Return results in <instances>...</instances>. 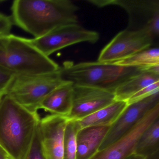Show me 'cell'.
Masks as SVG:
<instances>
[{
    "label": "cell",
    "instance_id": "cell-1",
    "mask_svg": "<svg viewBox=\"0 0 159 159\" xmlns=\"http://www.w3.org/2000/svg\"><path fill=\"white\" fill-rule=\"evenodd\" d=\"M78 10L70 0H16L11 16L13 25L38 38L60 27L79 24Z\"/></svg>",
    "mask_w": 159,
    "mask_h": 159
},
{
    "label": "cell",
    "instance_id": "cell-2",
    "mask_svg": "<svg viewBox=\"0 0 159 159\" xmlns=\"http://www.w3.org/2000/svg\"><path fill=\"white\" fill-rule=\"evenodd\" d=\"M7 95L0 98V145L11 159H25L40 120Z\"/></svg>",
    "mask_w": 159,
    "mask_h": 159
},
{
    "label": "cell",
    "instance_id": "cell-3",
    "mask_svg": "<svg viewBox=\"0 0 159 159\" xmlns=\"http://www.w3.org/2000/svg\"><path fill=\"white\" fill-rule=\"evenodd\" d=\"M148 68L122 66L98 61L78 64L66 61L60 70L63 80L74 85L95 87L114 93L122 84Z\"/></svg>",
    "mask_w": 159,
    "mask_h": 159
},
{
    "label": "cell",
    "instance_id": "cell-4",
    "mask_svg": "<svg viewBox=\"0 0 159 159\" xmlns=\"http://www.w3.org/2000/svg\"><path fill=\"white\" fill-rule=\"evenodd\" d=\"M0 66L16 75H36L55 72L60 67L41 52L29 39L10 34L0 50Z\"/></svg>",
    "mask_w": 159,
    "mask_h": 159
},
{
    "label": "cell",
    "instance_id": "cell-5",
    "mask_svg": "<svg viewBox=\"0 0 159 159\" xmlns=\"http://www.w3.org/2000/svg\"><path fill=\"white\" fill-rule=\"evenodd\" d=\"M66 81L61 77L60 69L39 75H16L6 95L30 111L38 112L43 99Z\"/></svg>",
    "mask_w": 159,
    "mask_h": 159
},
{
    "label": "cell",
    "instance_id": "cell-6",
    "mask_svg": "<svg viewBox=\"0 0 159 159\" xmlns=\"http://www.w3.org/2000/svg\"><path fill=\"white\" fill-rule=\"evenodd\" d=\"M99 39L96 31L85 29L76 24L57 28L42 37L29 39V41L41 52L49 57L68 46L82 42L95 43Z\"/></svg>",
    "mask_w": 159,
    "mask_h": 159
},
{
    "label": "cell",
    "instance_id": "cell-7",
    "mask_svg": "<svg viewBox=\"0 0 159 159\" xmlns=\"http://www.w3.org/2000/svg\"><path fill=\"white\" fill-rule=\"evenodd\" d=\"M154 40L145 29L119 32L100 52L98 62L112 63L151 47Z\"/></svg>",
    "mask_w": 159,
    "mask_h": 159
},
{
    "label": "cell",
    "instance_id": "cell-8",
    "mask_svg": "<svg viewBox=\"0 0 159 159\" xmlns=\"http://www.w3.org/2000/svg\"><path fill=\"white\" fill-rule=\"evenodd\" d=\"M158 119L159 104L148 111L131 130L89 159H130L134 155L141 135Z\"/></svg>",
    "mask_w": 159,
    "mask_h": 159
},
{
    "label": "cell",
    "instance_id": "cell-9",
    "mask_svg": "<svg viewBox=\"0 0 159 159\" xmlns=\"http://www.w3.org/2000/svg\"><path fill=\"white\" fill-rule=\"evenodd\" d=\"M115 101L114 93L90 86L74 85L72 107L68 120H77Z\"/></svg>",
    "mask_w": 159,
    "mask_h": 159
},
{
    "label": "cell",
    "instance_id": "cell-10",
    "mask_svg": "<svg viewBox=\"0 0 159 159\" xmlns=\"http://www.w3.org/2000/svg\"><path fill=\"white\" fill-rule=\"evenodd\" d=\"M158 104L159 93L140 101L127 105L117 120L110 127L99 150L109 146L131 130L148 111Z\"/></svg>",
    "mask_w": 159,
    "mask_h": 159
},
{
    "label": "cell",
    "instance_id": "cell-11",
    "mask_svg": "<svg viewBox=\"0 0 159 159\" xmlns=\"http://www.w3.org/2000/svg\"><path fill=\"white\" fill-rule=\"evenodd\" d=\"M67 118L47 115L40 119L39 128L41 143L45 159H64V139Z\"/></svg>",
    "mask_w": 159,
    "mask_h": 159
},
{
    "label": "cell",
    "instance_id": "cell-12",
    "mask_svg": "<svg viewBox=\"0 0 159 159\" xmlns=\"http://www.w3.org/2000/svg\"><path fill=\"white\" fill-rule=\"evenodd\" d=\"M97 7H104L116 5L122 7L128 13L129 16V26L135 25L136 21H140L142 29L155 12L159 11V1H121V0H89ZM130 27H129V28Z\"/></svg>",
    "mask_w": 159,
    "mask_h": 159
},
{
    "label": "cell",
    "instance_id": "cell-13",
    "mask_svg": "<svg viewBox=\"0 0 159 159\" xmlns=\"http://www.w3.org/2000/svg\"><path fill=\"white\" fill-rule=\"evenodd\" d=\"M73 84L67 81L60 84L51 92L39 106L53 115L67 117L72 107Z\"/></svg>",
    "mask_w": 159,
    "mask_h": 159
},
{
    "label": "cell",
    "instance_id": "cell-14",
    "mask_svg": "<svg viewBox=\"0 0 159 159\" xmlns=\"http://www.w3.org/2000/svg\"><path fill=\"white\" fill-rule=\"evenodd\" d=\"M110 126H92L80 129L77 135V159H89L98 150Z\"/></svg>",
    "mask_w": 159,
    "mask_h": 159
},
{
    "label": "cell",
    "instance_id": "cell-15",
    "mask_svg": "<svg viewBox=\"0 0 159 159\" xmlns=\"http://www.w3.org/2000/svg\"><path fill=\"white\" fill-rule=\"evenodd\" d=\"M159 81V66L151 67L119 86L114 92L115 100L127 101L144 87Z\"/></svg>",
    "mask_w": 159,
    "mask_h": 159
},
{
    "label": "cell",
    "instance_id": "cell-16",
    "mask_svg": "<svg viewBox=\"0 0 159 159\" xmlns=\"http://www.w3.org/2000/svg\"><path fill=\"white\" fill-rule=\"evenodd\" d=\"M127 106L126 101L115 100L107 107L75 121L80 130L92 126H111L117 120Z\"/></svg>",
    "mask_w": 159,
    "mask_h": 159
},
{
    "label": "cell",
    "instance_id": "cell-17",
    "mask_svg": "<svg viewBox=\"0 0 159 159\" xmlns=\"http://www.w3.org/2000/svg\"><path fill=\"white\" fill-rule=\"evenodd\" d=\"M159 151V119L141 135L136 146L134 156L145 159Z\"/></svg>",
    "mask_w": 159,
    "mask_h": 159
},
{
    "label": "cell",
    "instance_id": "cell-18",
    "mask_svg": "<svg viewBox=\"0 0 159 159\" xmlns=\"http://www.w3.org/2000/svg\"><path fill=\"white\" fill-rule=\"evenodd\" d=\"M112 64L136 67L149 68L159 66V48L151 47Z\"/></svg>",
    "mask_w": 159,
    "mask_h": 159
},
{
    "label": "cell",
    "instance_id": "cell-19",
    "mask_svg": "<svg viewBox=\"0 0 159 159\" xmlns=\"http://www.w3.org/2000/svg\"><path fill=\"white\" fill-rule=\"evenodd\" d=\"M79 126L75 120H68L64 139V159H77V135Z\"/></svg>",
    "mask_w": 159,
    "mask_h": 159
},
{
    "label": "cell",
    "instance_id": "cell-20",
    "mask_svg": "<svg viewBox=\"0 0 159 159\" xmlns=\"http://www.w3.org/2000/svg\"><path fill=\"white\" fill-rule=\"evenodd\" d=\"M159 81L152 84L144 87L132 96L126 101L127 105L135 103L147 98L154 94L159 93Z\"/></svg>",
    "mask_w": 159,
    "mask_h": 159
},
{
    "label": "cell",
    "instance_id": "cell-21",
    "mask_svg": "<svg viewBox=\"0 0 159 159\" xmlns=\"http://www.w3.org/2000/svg\"><path fill=\"white\" fill-rule=\"evenodd\" d=\"M25 159H45L42 148L39 125L36 129L32 145Z\"/></svg>",
    "mask_w": 159,
    "mask_h": 159
},
{
    "label": "cell",
    "instance_id": "cell-22",
    "mask_svg": "<svg viewBox=\"0 0 159 159\" xmlns=\"http://www.w3.org/2000/svg\"><path fill=\"white\" fill-rule=\"evenodd\" d=\"M16 75L0 66V97L6 95Z\"/></svg>",
    "mask_w": 159,
    "mask_h": 159
},
{
    "label": "cell",
    "instance_id": "cell-23",
    "mask_svg": "<svg viewBox=\"0 0 159 159\" xmlns=\"http://www.w3.org/2000/svg\"><path fill=\"white\" fill-rule=\"evenodd\" d=\"M152 37L153 40L158 38L159 35V11L153 15L144 29Z\"/></svg>",
    "mask_w": 159,
    "mask_h": 159
},
{
    "label": "cell",
    "instance_id": "cell-24",
    "mask_svg": "<svg viewBox=\"0 0 159 159\" xmlns=\"http://www.w3.org/2000/svg\"><path fill=\"white\" fill-rule=\"evenodd\" d=\"M13 25L11 16L0 13V36H7L11 34Z\"/></svg>",
    "mask_w": 159,
    "mask_h": 159
},
{
    "label": "cell",
    "instance_id": "cell-25",
    "mask_svg": "<svg viewBox=\"0 0 159 159\" xmlns=\"http://www.w3.org/2000/svg\"><path fill=\"white\" fill-rule=\"evenodd\" d=\"M0 159H11L7 152L0 145Z\"/></svg>",
    "mask_w": 159,
    "mask_h": 159
},
{
    "label": "cell",
    "instance_id": "cell-26",
    "mask_svg": "<svg viewBox=\"0 0 159 159\" xmlns=\"http://www.w3.org/2000/svg\"><path fill=\"white\" fill-rule=\"evenodd\" d=\"M9 35L0 36V50L2 49L5 46V44L8 41Z\"/></svg>",
    "mask_w": 159,
    "mask_h": 159
},
{
    "label": "cell",
    "instance_id": "cell-27",
    "mask_svg": "<svg viewBox=\"0 0 159 159\" xmlns=\"http://www.w3.org/2000/svg\"><path fill=\"white\" fill-rule=\"evenodd\" d=\"M144 159H159V151L154 153V154L148 156Z\"/></svg>",
    "mask_w": 159,
    "mask_h": 159
},
{
    "label": "cell",
    "instance_id": "cell-28",
    "mask_svg": "<svg viewBox=\"0 0 159 159\" xmlns=\"http://www.w3.org/2000/svg\"><path fill=\"white\" fill-rule=\"evenodd\" d=\"M130 159H144L143 158H140V157H137V156H133L130 158Z\"/></svg>",
    "mask_w": 159,
    "mask_h": 159
},
{
    "label": "cell",
    "instance_id": "cell-29",
    "mask_svg": "<svg viewBox=\"0 0 159 159\" xmlns=\"http://www.w3.org/2000/svg\"><path fill=\"white\" fill-rule=\"evenodd\" d=\"M3 2V1H2V0H0V3H1V2Z\"/></svg>",
    "mask_w": 159,
    "mask_h": 159
},
{
    "label": "cell",
    "instance_id": "cell-30",
    "mask_svg": "<svg viewBox=\"0 0 159 159\" xmlns=\"http://www.w3.org/2000/svg\"><path fill=\"white\" fill-rule=\"evenodd\" d=\"M2 97H0V98H1Z\"/></svg>",
    "mask_w": 159,
    "mask_h": 159
}]
</instances>
